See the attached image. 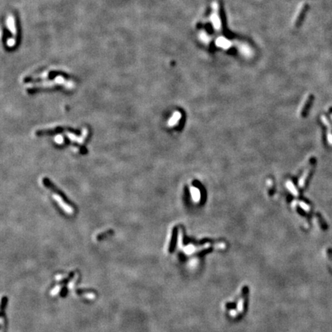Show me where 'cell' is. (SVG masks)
<instances>
[{"label": "cell", "mask_w": 332, "mask_h": 332, "mask_svg": "<svg viewBox=\"0 0 332 332\" xmlns=\"http://www.w3.org/2000/svg\"><path fill=\"white\" fill-rule=\"evenodd\" d=\"M181 119V114L178 111L174 112V114L173 115V116L171 117V119H170L169 122H168V125H174L178 122V121Z\"/></svg>", "instance_id": "obj_1"}, {"label": "cell", "mask_w": 332, "mask_h": 332, "mask_svg": "<svg viewBox=\"0 0 332 332\" xmlns=\"http://www.w3.org/2000/svg\"><path fill=\"white\" fill-rule=\"evenodd\" d=\"M191 195H192L193 199L195 201H199L200 200V191L198 188H191Z\"/></svg>", "instance_id": "obj_2"}, {"label": "cell", "mask_w": 332, "mask_h": 332, "mask_svg": "<svg viewBox=\"0 0 332 332\" xmlns=\"http://www.w3.org/2000/svg\"><path fill=\"white\" fill-rule=\"evenodd\" d=\"M7 304H8L7 297H3L2 299V305H1L2 317H3V315H4V310H5V308H6V306L7 305Z\"/></svg>", "instance_id": "obj_3"}, {"label": "cell", "mask_w": 332, "mask_h": 332, "mask_svg": "<svg viewBox=\"0 0 332 332\" xmlns=\"http://www.w3.org/2000/svg\"><path fill=\"white\" fill-rule=\"evenodd\" d=\"M287 187H288V189L290 190V191H292V193H293L294 195H298V192H297L296 188H295V186H294V185L292 183V182H288V183H287Z\"/></svg>", "instance_id": "obj_4"}, {"label": "cell", "mask_w": 332, "mask_h": 332, "mask_svg": "<svg viewBox=\"0 0 332 332\" xmlns=\"http://www.w3.org/2000/svg\"><path fill=\"white\" fill-rule=\"evenodd\" d=\"M55 141L57 143H59V144H61V143L63 142V138H62V135H57V136L55 138Z\"/></svg>", "instance_id": "obj_5"}, {"label": "cell", "mask_w": 332, "mask_h": 332, "mask_svg": "<svg viewBox=\"0 0 332 332\" xmlns=\"http://www.w3.org/2000/svg\"><path fill=\"white\" fill-rule=\"evenodd\" d=\"M67 292H68L67 289L65 288H64L62 289V292H61V296L65 297V295H66V294H67Z\"/></svg>", "instance_id": "obj_6"}, {"label": "cell", "mask_w": 332, "mask_h": 332, "mask_svg": "<svg viewBox=\"0 0 332 332\" xmlns=\"http://www.w3.org/2000/svg\"><path fill=\"white\" fill-rule=\"evenodd\" d=\"M300 205H302V207H303L305 209V210H308V206L305 205V204H304V203H302V204H300Z\"/></svg>", "instance_id": "obj_7"}]
</instances>
